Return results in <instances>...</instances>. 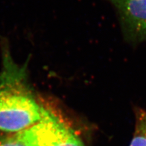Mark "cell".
<instances>
[{
	"instance_id": "cell-1",
	"label": "cell",
	"mask_w": 146,
	"mask_h": 146,
	"mask_svg": "<svg viewBox=\"0 0 146 146\" xmlns=\"http://www.w3.org/2000/svg\"><path fill=\"white\" fill-rule=\"evenodd\" d=\"M0 71V131L15 134L31 127L43 117L46 104L29 80L27 65L14 61L3 47Z\"/></svg>"
},
{
	"instance_id": "cell-2",
	"label": "cell",
	"mask_w": 146,
	"mask_h": 146,
	"mask_svg": "<svg viewBox=\"0 0 146 146\" xmlns=\"http://www.w3.org/2000/svg\"><path fill=\"white\" fill-rule=\"evenodd\" d=\"M15 135L27 146H85L61 114L47 105L39 122Z\"/></svg>"
},
{
	"instance_id": "cell-3",
	"label": "cell",
	"mask_w": 146,
	"mask_h": 146,
	"mask_svg": "<svg viewBox=\"0 0 146 146\" xmlns=\"http://www.w3.org/2000/svg\"><path fill=\"white\" fill-rule=\"evenodd\" d=\"M118 14L123 37L135 47L146 41V0H106Z\"/></svg>"
},
{
	"instance_id": "cell-4",
	"label": "cell",
	"mask_w": 146,
	"mask_h": 146,
	"mask_svg": "<svg viewBox=\"0 0 146 146\" xmlns=\"http://www.w3.org/2000/svg\"><path fill=\"white\" fill-rule=\"evenodd\" d=\"M135 125L133 137L129 146H146V111L135 108Z\"/></svg>"
},
{
	"instance_id": "cell-5",
	"label": "cell",
	"mask_w": 146,
	"mask_h": 146,
	"mask_svg": "<svg viewBox=\"0 0 146 146\" xmlns=\"http://www.w3.org/2000/svg\"><path fill=\"white\" fill-rule=\"evenodd\" d=\"M0 146H27L15 134L0 136Z\"/></svg>"
}]
</instances>
